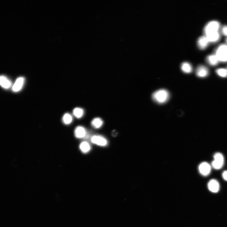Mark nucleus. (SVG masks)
<instances>
[{
  "label": "nucleus",
  "instance_id": "nucleus-17",
  "mask_svg": "<svg viewBox=\"0 0 227 227\" xmlns=\"http://www.w3.org/2000/svg\"><path fill=\"white\" fill-rule=\"evenodd\" d=\"M103 121L100 118H94L91 122V125L96 129H100L103 125Z\"/></svg>",
  "mask_w": 227,
  "mask_h": 227
},
{
  "label": "nucleus",
  "instance_id": "nucleus-9",
  "mask_svg": "<svg viewBox=\"0 0 227 227\" xmlns=\"http://www.w3.org/2000/svg\"><path fill=\"white\" fill-rule=\"evenodd\" d=\"M25 80V78L23 77L18 78L13 87V91L17 92L20 91L24 86Z\"/></svg>",
  "mask_w": 227,
  "mask_h": 227
},
{
  "label": "nucleus",
  "instance_id": "nucleus-7",
  "mask_svg": "<svg viewBox=\"0 0 227 227\" xmlns=\"http://www.w3.org/2000/svg\"><path fill=\"white\" fill-rule=\"evenodd\" d=\"M87 133L85 128L82 126L77 127L74 131L75 136L78 139L85 138Z\"/></svg>",
  "mask_w": 227,
  "mask_h": 227
},
{
  "label": "nucleus",
  "instance_id": "nucleus-5",
  "mask_svg": "<svg viewBox=\"0 0 227 227\" xmlns=\"http://www.w3.org/2000/svg\"><path fill=\"white\" fill-rule=\"evenodd\" d=\"M91 140L93 143L101 146H105L108 144L107 139L101 135H94L91 137Z\"/></svg>",
  "mask_w": 227,
  "mask_h": 227
},
{
  "label": "nucleus",
  "instance_id": "nucleus-19",
  "mask_svg": "<svg viewBox=\"0 0 227 227\" xmlns=\"http://www.w3.org/2000/svg\"><path fill=\"white\" fill-rule=\"evenodd\" d=\"M73 114L76 118L80 119L83 116L84 111L83 109L77 107L73 109Z\"/></svg>",
  "mask_w": 227,
  "mask_h": 227
},
{
  "label": "nucleus",
  "instance_id": "nucleus-8",
  "mask_svg": "<svg viewBox=\"0 0 227 227\" xmlns=\"http://www.w3.org/2000/svg\"><path fill=\"white\" fill-rule=\"evenodd\" d=\"M196 73L197 75L199 77L204 78L208 75L209 71L206 67L204 65H200L196 68Z\"/></svg>",
  "mask_w": 227,
  "mask_h": 227
},
{
  "label": "nucleus",
  "instance_id": "nucleus-6",
  "mask_svg": "<svg viewBox=\"0 0 227 227\" xmlns=\"http://www.w3.org/2000/svg\"><path fill=\"white\" fill-rule=\"evenodd\" d=\"M199 169V172L201 174L204 176H207L210 173L211 167L208 163L204 162L200 164Z\"/></svg>",
  "mask_w": 227,
  "mask_h": 227
},
{
  "label": "nucleus",
  "instance_id": "nucleus-11",
  "mask_svg": "<svg viewBox=\"0 0 227 227\" xmlns=\"http://www.w3.org/2000/svg\"><path fill=\"white\" fill-rule=\"evenodd\" d=\"M209 42L206 36H201L198 39L197 46L200 49L203 50L206 48Z\"/></svg>",
  "mask_w": 227,
  "mask_h": 227
},
{
  "label": "nucleus",
  "instance_id": "nucleus-1",
  "mask_svg": "<svg viewBox=\"0 0 227 227\" xmlns=\"http://www.w3.org/2000/svg\"><path fill=\"white\" fill-rule=\"evenodd\" d=\"M168 91L165 89H161L155 91L152 95L154 101L159 104H163L167 102L170 98Z\"/></svg>",
  "mask_w": 227,
  "mask_h": 227
},
{
  "label": "nucleus",
  "instance_id": "nucleus-12",
  "mask_svg": "<svg viewBox=\"0 0 227 227\" xmlns=\"http://www.w3.org/2000/svg\"><path fill=\"white\" fill-rule=\"evenodd\" d=\"M80 151L84 154H86L90 151L91 146L88 142L84 141L81 143L79 145Z\"/></svg>",
  "mask_w": 227,
  "mask_h": 227
},
{
  "label": "nucleus",
  "instance_id": "nucleus-22",
  "mask_svg": "<svg viewBox=\"0 0 227 227\" xmlns=\"http://www.w3.org/2000/svg\"><path fill=\"white\" fill-rule=\"evenodd\" d=\"M222 177L225 180L227 181V171H225L222 174Z\"/></svg>",
  "mask_w": 227,
  "mask_h": 227
},
{
  "label": "nucleus",
  "instance_id": "nucleus-15",
  "mask_svg": "<svg viewBox=\"0 0 227 227\" xmlns=\"http://www.w3.org/2000/svg\"><path fill=\"white\" fill-rule=\"evenodd\" d=\"M207 63L211 66H215L218 64L219 60L215 55L208 56L206 58Z\"/></svg>",
  "mask_w": 227,
  "mask_h": 227
},
{
  "label": "nucleus",
  "instance_id": "nucleus-21",
  "mask_svg": "<svg viewBox=\"0 0 227 227\" xmlns=\"http://www.w3.org/2000/svg\"><path fill=\"white\" fill-rule=\"evenodd\" d=\"M221 32L224 35L227 36V26H224L221 28Z\"/></svg>",
  "mask_w": 227,
  "mask_h": 227
},
{
  "label": "nucleus",
  "instance_id": "nucleus-10",
  "mask_svg": "<svg viewBox=\"0 0 227 227\" xmlns=\"http://www.w3.org/2000/svg\"><path fill=\"white\" fill-rule=\"evenodd\" d=\"M208 189L212 192L217 193L219 191V183L215 179L210 180L208 182Z\"/></svg>",
  "mask_w": 227,
  "mask_h": 227
},
{
  "label": "nucleus",
  "instance_id": "nucleus-14",
  "mask_svg": "<svg viewBox=\"0 0 227 227\" xmlns=\"http://www.w3.org/2000/svg\"><path fill=\"white\" fill-rule=\"evenodd\" d=\"M206 36L208 41L211 42H217L220 38V35L218 32L208 35Z\"/></svg>",
  "mask_w": 227,
  "mask_h": 227
},
{
  "label": "nucleus",
  "instance_id": "nucleus-3",
  "mask_svg": "<svg viewBox=\"0 0 227 227\" xmlns=\"http://www.w3.org/2000/svg\"><path fill=\"white\" fill-rule=\"evenodd\" d=\"M219 26L220 24L217 21H213L209 22L204 27V33L205 36L218 32Z\"/></svg>",
  "mask_w": 227,
  "mask_h": 227
},
{
  "label": "nucleus",
  "instance_id": "nucleus-24",
  "mask_svg": "<svg viewBox=\"0 0 227 227\" xmlns=\"http://www.w3.org/2000/svg\"></svg>",
  "mask_w": 227,
  "mask_h": 227
},
{
  "label": "nucleus",
  "instance_id": "nucleus-16",
  "mask_svg": "<svg viewBox=\"0 0 227 227\" xmlns=\"http://www.w3.org/2000/svg\"><path fill=\"white\" fill-rule=\"evenodd\" d=\"M181 68L182 71L185 73H190L192 71V67L191 64L184 62L181 64Z\"/></svg>",
  "mask_w": 227,
  "mask_h": 227
},
{
  "label": "nucleus",
  "instance_id": "nucleus-23",
  "mask_svg": "<svg viewBox=\"0 0 227 227\" xmlns=\"http://www.w3.org/2000/svg\"><path fill=\"white\" fill-rule=\"evenodd\" d=\"M226 42H227V38H226Z\"/></svg>",
  "mask_w": 227,
  "mask_h": 227
},
{
  "label": "nucleus",
  "instance_id": "nucleus-18",
  "mask_svg": "<svg viewBox=\"0 0 227 227\" xmlns=\"http://www.w3.org/2000/svg\"><path fill=\"white\" fill-rule=\"evenodd\" d=\"M73 120L72 116L69 113H66L62 118V121L66 125H69L72 123Z\"/></svg>",
  "mask_w": 227,
  "mask_h": 227
},
{
  "label": "nucleus",
  "instance_id": "nucleus-2",
  "mask_svg": "<svg viewBox=\"0 0 227 227\" xmlns=\"http://www.w3.org/2000/svg\"><path fill=\"white\" fill-rule=\"evenodd\" d=\"M215 55L219 61H227V45L222 44L219 45L215 52Z\"/></svg>",
  "mask_w": 227,
  "mask_h": 227
},
{
  "label": "nucleus",
  "instance_id": "nucleus-20",
  "mask_svg": "<svg viewBox=\"0 0 227 227\" xmlns=\"http://www.w3.org/2000/svg\"><path fill=\"white\" fill-rule=\"evenodd\" d=\"M217 74L222 78H226L227 77V70L224 68L219 69L216 71Z\"/></svg>",
  "mask_w": 227,
  "mask_h": 227
},
{
  "label": "nucleus",
  "instance_id": "nucleus-13",
  "mask_svg": "<svg viewBox=\"0 0 227 227\" xmlns=\"http://www.w3.org/2000/svg\"><path fill=\"white\" fill-rule=\"evenodd\" d=\"M10 80L4 76H0V85L5 89H8L11 86Z\"/></svg>",
  "mask_w": 227,
  "mask_h": 227
},
{
  "label": "nucleus",
  "instance_id": "nucleus-4",
  "mask_svg": "<svg viewBox=\"0 0 227 227\" xmlns=\"http://www.w3.org/2000/svg\"><path fill=\"white\" fill-rule=\"evenodd\" d=\"M214 158V160L212 163V165L214 169H220L224 164V157L220 153L218 152L215 154Z\"/></svg>",
  "mask_w": 227,
  "mask_h": 227
}]
</instances>
